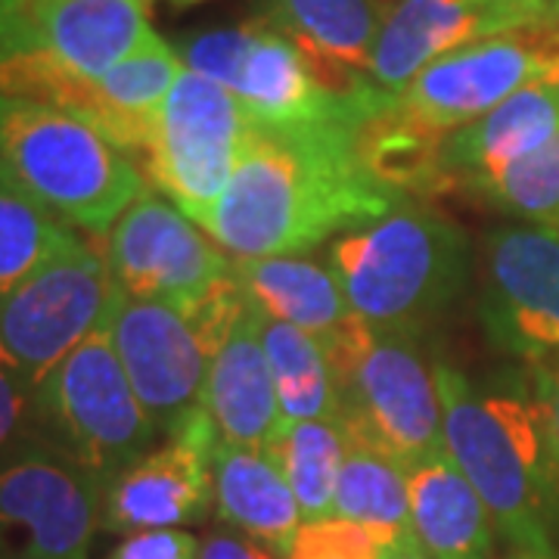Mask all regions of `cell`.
I'll list each match as a JSON object with an SVG mask.
<instances>
[{"label": "cell", "instance_id": "21", "mask_svg": "<svg viewBox=\"0 0 559 559\" xmlns=\"http://www.w3.org/2000/svg\"><path fill=\"white\" fill-rule=\"evenodd\" d=\"M212 476L218 520L264 544L280 559L286 557L305 520L277 457L267 448H246L218 439Z\"/></svg>", "mask_w": 559, "mask_h": 559}, {"label": "cell", "instance_id": "16", "mask_svg": "<svg viewBox=\"0 0 559 559\" xmlns=\"http://www.w3.org/2000/svg\"><path fill=\"white\" fill-rule=\"evenodd\" d=\"M485 323L525 364L559 348V234L500 227L488 240Z\"/></svg>", "mask_w": 559, "mask_h": 559}, {"label": "cell", "instance_id": "1", "mask_svg": "<svg viewBox=\"0 0 559 559\" xmlns=\"http://www.w3.org/2000/svg\"><path fill=\"white\" fill-rule=\"evenodd\" d=\"M358 124L249 119L234 178L200 227L230 259H283L385 218L401 197L360 162Z\"/></svg>", "mask_w": 559, "mask_h": 559}, {"label": "cell", "instance_id": "14", "mask_svg": "<svg viewBox=\"0 0 559 559\" xmlns=\"http://www.w3.org/2000/svg\"><path fill=\"white\" fill-rule=\"evenodd\" d=\"M557 22V0H395L370 53V79L401 94L444 53Z\"/></svg>", "mask_w": 559, "mask_h": 559}, {"label": "cell", "instance_id": "13", "mask_svg": "<svg viewBox=\"0 0 559 559\" xmlns=\"http://www.w3.org/2000/svg\"><path fill=\"white\" fill-rule=\"evenodd\" d=\"M103 495L106 481L50 448L0 460V528L25 535V557L91 559Z\"/></svg>", "mask_w": 559, "mask_h": 559}, {"label": "cell", "instance_id": "3", "mask_svg": "<svg viewBox=\"0 0 559 559\" xmlns=\"http://www.w3.org/2000/svg\"><path fill=\"white\" fill-rule=\"evenodd\" d=\"M0 180L87 237H106L146 190L138 162L97 124L13 97H0Z\"/></svg>", "mask_w": 559, "mask_h": 559}, {"label": "cell", "instance_id": "12", "mask_svg": "<svg viewBox=\"0 0 559 559\" xmlns=\"http://www.w3.org/2000/svg\"><path fill=\"white\" fill-rule=\"evenodd\" d=\"M218 429L197 407L159 448L146 451L106 485L103 528L116 535L197 525L215 510L212 457Z\"/></svg>", "mask_w": 559, "mask_h": 559}, {"label": "cell", "instance_id": "6", "mask_svg": "<svg viewBox=\"0 0 559 559\" xmlns=\"http://www.w3.org/2000/svg\"><path fill=\"white\" fill-rule=\"evenodd\" d=\"M116 296L106 255L75 240L0 299V370L40 385L100 326Z\"/></svg>", "mask_w": 559, "mask_h": 559}, {"label": "cell", "instance_id": "8", "mask_svg": "<svg viewBox=\"0 0 559 559\" xmlns=\"http://www.w3.org/2000/svg\"><path fill=\"white\" fill-rule=\"evenodd\" d=\"M249 112L215 81L183 69L159 112L156 143L140 171L153 190L200 224L240 162Z\"/></svg>", "mask_w": 559, "mask_h": 559}, {"label": "cell", "instance_id": "18", "mask_svg": "<svg viewBox=\"0 0 559 559\" xmlns=\"http://www.w3.org/2000/svg\"><path fill=\"white\" fill-rule=\"evenodd\" d=\"M230 94L242 103L249 119L261 124H305V121L333 119L364 121L367 116H373L326 94L311 75L299 44L267 20H255L252 44L242 57Z\"/></svg>", "mask_w": 559, "mask_h": 559}, {"label": "cell", "instance_id": "38", "mask_svg": "<svg viewBox=\"0 0 559 559\" xmlns=\"http://www.w3.org/2000/svg\"><path fill=\"white\" fill-rule=\"evenodd\" d=\"M507 559H559V554H540V550H522V547H513V554Z\"/></svg>", "mask_w": 559, "mask_h": 559}, {"label": "cell", "instance_id": "4", "mask_svg": "<svg viewBox=\"0 0 559 559\" xmlns=\"http://www.w3.org/2000/svg\"><path fill=\"white\" fill-rule=\"evenodd\" d=\"M326 267L370 326L419 333L460 293L466 240L451 221L401 209L336 237Z\"/></svg>", "mask_w": 559, "mask_h": 559}, {"label": "cell", "instance_id": "36", "mask_svg": "<svg viewBox=\"0 0 559 559\" xmlns=\"http://www.w3.org/2000/svg\"><path fill=\"white\" fill-rule=\"evenodd\" d=\"M200 559H280L255 538L242 535L237 528H218L200 540Z\"/></svg>", "mask_w": 559, "mask_h": 559}, {"label": "cell", "instance_id": "25", "mask_svg": "<svg viewBox=\"0 0 559 559\" xmlns=\"http://www.w3.org/2000/svg\"><path fill=\"white\" fill-rule=\"evenodd\" d=\"M252 308H255L264 355H267L271 373L277 382L283 426L305 423V419L340 417V382H336V373L323 355V348L308 333H301L277 318H267L255 301H252Z\"/></svg>", "mask_w": 559, "mask_h": 559}, {"label": "cell", "instance_id": "41", "mask_svg": "<svg viewBox=\"0 0 559 559\" xmlns=\"http://www.w3.org/2000/svg\"><path fill=\"white\" fill-rule=\"evenodd\" d=\"M557 32H559V0H557Z\"/></svg>", "mask_w": 559, "mask_h": 559}, {"label": "cell", "instance_id": "37", "mask_svg": "<svg viewBox=\"0 0 559 559\" xmlns=\"http://www.w3.org/2000/svg\"><path fill=\"white\" fill-rule=\"evenodd\" d=\"M382 559H432L423 547H419V540L411 535V538H401L395 544H389V547H382Z\"/></svg>", "mask_w": 559, "mask_h": 559}, {"label": "cell", "instance_id": "30", "mask_svg": "<svg viewBox=\"0 0 559 559\" xmlns=\"http://www.w3.org/2000/svg\"><path fill=\"white\" fill-rule=\"evenodd\" d=\"M476 193L535 227H559V138L479 183Z\"/></svg>", "mask_w": 559, "mask_h": 559}, {"label": "cell", "instance_id": "19", "mask_svg": "<svg viewBox=\"0 0 559 559\" xmlns=\"http://www.w3.org/2000/svg\"><path fill=\"white\" fill-rule=\"evenodd\" d=\"M202 407L215 423L218 439L230 444L271 448L283 429L277 382L261 345L252 301L209 367Z\"/></svg>", "mask_w": 559, "mask_h": 559}, {"label": "cell", "instance_id": "33", "mask_svg": "<svg viewBox=\"0 0 559 559\" xmlns=\"http://www.w3.org/2000/svg\"><path fill=\"white\" fill-rule=\"evenodd\" d=\"M22 448H40L38 385L0 370V460Z\"/></svg>", "mask_w": 559, "mask_h": 559}, {"label": "cell", "instance_id": "15", "mask_svg": "<svg viewBox=\"0 0 559 559\" xmlns=\"http://www.w3.org/2000/svg\"><path fill=\"white\" fill-rule=\"evenodd\" d=\"M150 32L146 0H0V66L57 57L100 79Z\"/></svg>", "mask_w": 559, "mask_h": 559}, {"label": "cell", "instance_id": "2", "mask_svg": "<svg viewBox=\"0 0 559 559\" xmlns=\"http://www.w3.org/2000/svg\"><path fill=\"white\" fill-rule=\"evenodd\" d=\"M444 454L485 500L498 535L522 550L559 554V476L538 401L528 392H479L436 364Z\"/></svg>", "mask_w": 559, "mask_h": 559}, {"label": "cell", "instance_id": "10", "mask_svg": "<svg viewBox=\"0 0 559 559\" xmlns=\"http://www.w3.org/2000/svg\"><path fill=\"white\" fill-rule=\"evenodd\" d=\"M106 264L128 299L187 301L234 274V259L156 190H143L106 234Z\"/></svg>", "mask_w": 559, "mask_h": 559}, {"label": "cell", "instance_id": "34", "mask_svg": "<svg viewBox=\"0 0 559 559\" xmlns=\"http://www.w3.org/2000/svg\"><path fill=\"white\" fill-rule=\"evenodd\" d=\"M106 559H200V538L183 528L134 532L124 535Z\"/></svg>", "mask_w": 559, "mask_h": 559}, {"label": "cell", "instance_id": "5", "mask_svg": "<svg viewBox=\"0 0 559 559\" xmlns=\"http://www.w3.org/2000/svg\"><path fill=\"white\" fill-rule=\"evenodd\" d=\"M40 448L106 485L150 451L159 426L140 404L109 326H100L38 385Z\"/></svg>", "mask_w": 559, "mask_h": 559}, {"label": "cell", "instance_id": "17", "mask_svg": "<svg viewBox=\"0 0 559 559\" xmlns=\"http://www.w3.org/2000/svg\"><path fill=\"white\" fill-rule=\"evenodd\" d=\"M234 277L267 318L283 320L318 342L342 392L373 342V326L348 305L330 267L305 255L234 259Z\"/></svg>", "mask_w": 559, "mask_h": 559}, {"label": "cell", "instance_id": "40", "mask_svg": "<svg viewBox=\"0 0 559 559\" xmlns=\"http://www.w3.org/2000/svg\"><path fill=\"white\" fill-rule=\"evenodd\" d=\"M0 559H35V557H25V554H3Z\"/></svg>", "mask_w": 559, "mask_h": 559}, {"label": "cell", "instance_id": "24", "mask_svg": "<svg viewBox=\"0 0 559 559\" xmlns=\"http://www.w3.org/2000/svg\"><path fill=\"white\" fill-rule=\"evenodd\" d=\"M395 0H267L264 20L305 50L370 72V53Z\"/></svg>", "mask_w": 559, "mask_h": 559}, {"label": "cell", "instance_id": "39", "mask_svg": "<svg viewBox=\"0 0 559 559\" xmlns=\"http://www.w3.org/2000/svg\"><path fill=\"white\" fill-rule=\"evenodd\" d=\"M175 7H193V3H202V0H171Z\"/></svg>", "mask_w": 559, "mask_h": 559}, {"label": "cell", "instance_id": "32", "mask_svg": "<svg viewBox=\"0 0 559 559\" xmlns=\"http://www.w3.org/2000/svg\"><path fill=\"white\" fill-rule=\"evenodd\" d=\"M283 559H382V547L367 528L330 516L301 522L299 535Z\"/></svg>", "mask_w": 559, "mask_h": 559}, {"label": "cell", "instance_id": "27", "mask_svg": "<svg viewBox=\"0 0 559 559\" xmlns=\"http://www.w3.org/2000/svg\"><path fill=\"white\" fill-rule=\"evenodd\" d=\"M277 457L283 476L299 500L301 520H330L336 510L342 460L348 451L345 432L336 419L289 423L267 448Z\"/></svg>", "mask_w": 559, "mask_h": 559}, {"label": "cell", "instance_id": "26", "mask_svg": "<svg viewBox=\"0 0 559 559\" xmlns=\"http://www.w3.org/2000/svg\"><path fill=\"white\" fill-rule=\"evenodd\" d=\"M333 516L367 528L373 538L380 540V547L411 538L414 522H411L407 469L380 451H373V448L348 441V451L342 460L340 485H336Z\"/></svg>", "mask_w": 559, "mask_h": 559}, {"label": "cell", "instance_id": "11", "mask_svg": "<svg viewBox=\"0 0 559 559\" xmlns=\"http://www.w3.org/2000/svg\"><path fill=\"white\" fill-rule=\"evenodd\" d=\"M106 326L140 404L159 426L178 429L197 407L212 367V348L187 305L116 296Z\"/></svg>", "mask_w": 559, "mask_h": 559}, {"label": "cell", "instance_id": "9", "mask_svg": "<svg viewBox=\"0 0 559 559\" xmlns=\"http://www.w3.org/2000/svg\"><path fill=\"white\" fill-rule=\"evenodd\" d=\"M538 81H559L557 22L457 47L429 62L395 100L419 124L454 134Z\"/></svg>", "mask_w": 559, "mask_h": 559}, {"label": "cell", "instance_id": "23", "mask_svg": "<svg viewBox=\"0 0 559 559\" xmlns=\"http://www.w3.org/2000/svg\"><path fill=\"white\" fill-rule=\"evenodd\" d=\"M448 138L411 119L392 97L358 124V153L367 171L392 193H439L454 187L444 162Z\"/></svg>", "mask_w": 559, "mask_h": 559}, {"label": "cell", "instance_id": "22", "mask_svg": "<svg viewBox=\"0 0 559 559\" xmlns=\"http://www.w3.org/2000/svg\"><path fill=\"white\" fill-rule=\"evenodd\" d=\"M414 538L432 559H491L498 525L444 451L407 469Z\"/></svg>", "mask_w": 559, "mask_h": 559}, {"label": "cell", "instance_id": "35", "mask_svg": "<svg viewBox=\"0 0 559 559\" xmlns=\"http://www.w3.org/2000/svg\"><path fill=\"white\" fill-rule=\"evenodd\" d=\"M528 370H532V395H535L540 414H544L550 454H554V466H557L559 476V348L528 360Z\"/></svg>", "mask_w": 559, "mask_h": 559}, {"label": "cell", "instance_id": "31", "mask_svg": "<svg viewBox=\"0 0 559 559\" xmlns=\"http://www.w3.org/2000/svg\"><path fill=\"white\" fill-rule=\"evenodd\" d=\"M255 22H246L237 28H209V32H193L183 35L175 44L183 69L197 72L202 79L215 81L221 87H234L237 72H240L242 57L252 44Z\"/></svg>", "mask_w": 559, "mask_h": 559}, {"label": "cell", "instance_id": "28", "mask_svg": "<svg viewBox=\"0 0 559 559\" xmlns=\"http://www.w3.org/2000/svg\"><path fill=\"white\" fill-rule=\"evenodd\" d=\"M75 240H81L79 230L0 180V299Z\"/></svg>", "mask_w": 559, "mask_h": 559}, {"label": "cell", "instance_id": "42", "mask_svg": "<svg viewBox=\"0 0 559 559\" xmlns=\"http://www.w3.org/2000/svg\"><path fill=\"white\" fill-rule=\"evenodd\" d=\"M554 234H559V227H554Z\"/></svg>", "mask_w": 559, "mask_h": 559}, {"label": "cell", "instance_id": "7", "mask_svg": "<svg viewBox=\"0 0 559 559\" xmlns=\"http://www.w3.org/2000/svg\"><path fill=\"white\" fill-rule=\"evenodd\" d=\"M336 423L352 444L373 448L404 469L444 451L436 370L423 358L417 333L373 326L367 355L342 385Z\"/></svg>", "mask_w": 559, "mask_h": 559}, {"label": "cell", "instance_id": "43", "mask_svg": "<svg viewBox=\"0 0 559 559\" xmlns=\"http://www.w3.org/2000/svg\"><path fill=\"white\" fill-rule=\"evenodd\" d=\"M146 3H150V0H146Z\"/></svg>", "mask_w": 559, "mask_h": 559}, {"label": "cell", "instance_id": "20", "mask_svg": "<svg viewBox=\"0 0 559 559\" xmlns=\"http://www.w3.org/2000/svg\"><path fill=\"white\" fill-rule=\"evenodd\" d=\"M557 138L559 81H538L507 97L479 121L454 131L444 143V162L454 183L476 190Z\"/></svg>", "mask_w": 559, "mask_h": 559}, {"label": "cell", "instance_id": "29", "mask_svg": "<svg viewBox=\"0 0 559 559\" xmlns=\"http://www.w3.org/2000/svg\"><path fill=\"white\" fill-rule=\"evenodd\" d=\"M180 72H183V62L178 50L156 32H150L138 44V50H131L109 72H103L97 84H100L103 97L112 103L124 119L156 134L162 106L168 100L175 81L180 79Z\"/></svg>", "mask_w": 559, "mask_h": 559}]
</instances>
